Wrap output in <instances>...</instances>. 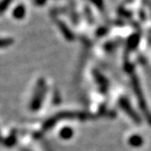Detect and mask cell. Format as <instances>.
Returning a JSON list of instances; mask_svg holds the SVG:
<instances>
[{
  "mask_svg": "<svg viewBox=\"0 0 151 151\" xmlns=\"http://www.w3.org/2000/svg\"><path fill=\"white\" fill-rule=\"evenodd\" d=\"M45 92H46V83H45L43 79H40L36 86V91H35V94L33 96L32 101H31V104H30L31 110L35 111L40 108Z\"/></svg>",
  "mask_w": 151,
  "mask_h": 151,
  "instance_id": "1",
  "label": "cell"
},
{
  "mask_svg": "<svg viewBox=\"0 0 151 151\" xmlns=\"http://www.w3.org/2000/svg\"><path fill=\"white\" fill-rule=\"evenodd\" d=\"M59 25L60 27V29H62V32L65 35V37L66 39L68 40H73V34L71 31L69 30V28H67V27L65 24H63V22H59Z\"/></svg>",
  "mask_w": 151,
  "mask_h": 151,
  "instance_id": "6",
  "label": "cell"
},
{
  "mask_svg": "<svg viewBox=\"0 0 151 151\" xmlns=\"http://www.w3.org/2000/svg\"><path fill=\"white\" fill-rule=\"evenodd\" d=\"M13 42L14 41L11 38H0V48H5L10 46Z\"/></svg>",
  "mask_w": 151,
  "mask_h": 151,
  "instance_id": "9",
  "label": "cell"
},
{
  "mask_svg": "<svg viewBox=\"0 0 151 151\" xmlns=\"http://www.w3.org/2000/svg\"><path fill=\"white\" fill-rule=\"evenodd\" d=\"M119 104H120L121 108L123 109V110L126 112V113L129 115V116L133 119V120L136 122L137 124H139L140 122V119L139 117V115H137V113L134 112V110L133 108H132L131 104L129 101L126 99V98H122L120 99V101H119Z\"/></svg>",
  "mask_w": 151,
  "mask_h": 151,
  "instance_id": "3",
  "label": "cell"
},
{
  "mask_svg": "<svg viewBox=\"0 0 151 151\" xmlns=\"http://www.w3.org/2000/svg\"><path fill=\"white\" fill-rule=\"evenodd\" d=\"M72 134H73L72 129H71V128H68V127L63 128V129L60 131V137L63 139H69L70 137H72Z\"/></svg>",
  "mask_w": 151,
  "mask_h": 151,
  "instance_id": "7",
  "label": "cell"
},
{
  "mask_svg": "<svg viewBox=\"0 0 151 151\" xmlns=\"http://www.w3.org/2000/svg\"><path fill=\"white\" fill-rule=\"evenodd\" d=\"M47 0H34V3L37 5H43Z\"/></svg>",
  "mask_w": 151,
  "mask_h": 151,
  "instance_id": "10",
  "label": "cell"
},
{
  "mask_svg": "<svg viewBox=\"0 0 151 151\" xmlns=\"http://www.w3.org/2000/svg\"><path fill=\"white\" fill-rule=\"evenodd\" d=\"M12 1L13 0H1V2H0V14H2L3 12L7 10Z\"/></svg>",
  "mask_w": 151,
  "mask_h": 151,
  "instance_id": "8",
  "label": "cell"
},
{
  "mask_svg": "<svg viewBox=\"0 0 151 151\" xmlns=\"http://www.w3.org/2000/svg\"><path fill=\"white\" fill-rule=\"evenodd\" d=\"M129 143L132 146L134 147H139L141 144L143 143V139L140 136H137V134H134V136L131 137L129 139Z\"/></svg>",
  "mask_w": 151,
  "mask_h": 151,
  "instance_id": "5",
  "label": "cell"
},
{
  "mask_svg": "<svg viewBox=\"0 0 151 151\" xmlns=\"http://www.w3.org/2000/svg\"><path fill=\"white\" fill-rule=\"evenodd\" d=\"M25 15V8L24 7V5H18L14 10H13V17L21 20L24 17Z\"/></svg>",
  "mask_w": 151,
  "mask_h": 151,
  "instance_id": "4",
  "label": "cell"
},
{
  "mask_svg": "<svg viewBox=\"0 0 151 151\" xmlns=\"http://www.w3.org/2000/svg\"><path fill=\"white\" fill-rule=\"evenodd\" d=\"M133 86H134V93H136V95H137V101H139L141 110L144 112V114H146L145 116L147 117V119H148V121L150 122V124H151V114H150V112L148 111V109H147V104H146V102H145V99H144L142 92H141L139 83V81H137V78H134V80H133Z\"/></svg>",
  "mask_w": 151,
  "mask_h": 151,
  "instance_id": "2",
  "label": "cell"
}]
</instances>
